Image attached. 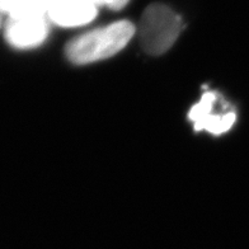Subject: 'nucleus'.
<instances>
[{
	"label": "nucleus",
	"mask_w": 249,
	"mask_h": 249,
	"mask_svg": "<svg viewBox=\"0 0 249 249\" xmlns=\"http://www.w3.org/2000/svg\"><path fill=\"white\" fill-rule=\"evenodd\" d=\"M55 0H0V12L8 18L46 16Z\"/></svg>",
	"instance_id": "6"
},
{
	"label": "nucleus",
	"mask_w": 249,
	"mask_h": 249,
	"mask_svg": "<svg viewBox=\"0 0 249 249\" xmlns=\"http://www.w3.org/2000/svg\"><path fill=\"white\" fill-rule=\"evenodd\" d=\"M97 16V5L90 0H55L47 18L60 27H79L92 22Z\"/></svg>",
	"instance_id": "5"
},
{
	"label": "nucleus",
	"mask_w": 249,
	"mask_h": 249,
	"mask_svg": "<svg viewBox=\"0 0 249 249\" xmlns=\"http://www.w3.org/2000/svg\"><path fill=\"white\" fill-rule=\"evenodd\" d=\"M182 30L183 22L179 14L165 4H153L141 18V46L150 55H161L173 46Z\"/></svg>",
	"instance_id": "2"
},
{
	"label": "nucleus",
	"mask_w": 249,
	"mask_h": 249,
	"mask_svg": "<svg viewBox=\"0 0 249 249\" xmlns=\"http://www.w3.org/2000/svg\"><path fill=\"white\" fill-rule=\"evenodd\" d=\"M94 5H105V7L109 8V9L118 10L128 3V0H90Z\"/></svg>",
	"instance_id": "7"
},
{
	"label": "nucleus",
	"mask_w": 249,
	"mask_h": 249,
	"mask_svg": "<svg viewBox=\"0 0 249 249\" xmlns=\"http://www.w3.org/2000/svg\"><path fill=\"white\" fill-rule=\"evenodd\" d=\"M49 22L46 16L8 18L5 39L10 46L19 50L39 46L49 36Z\"/></svg>",
	"instance_id": "4"
},
{
	"label": "nucleus",
	"mask_w": 249,
	"mask_h": 249,
	"mask_svg": "<svg viewBox=\"0 0 249 249\" xmlns=\"http://www.w3.org/2000/svg\"><path fill=\"white\" fill-rule=\"evenodd\" d=\"M188 118L194 122L196 131L221 135L233 127L236 115L228 103L219 98L217 93L206 92L192 106Z\"/></svg>",
	"instance_id": "3"
},
{
	"label": "nucleus",
	"mask_w": 249,
	"mask_h": 249,
	"mask_svg": "<svg viewBox=\"0 0 249 249\" xmlns=\"http://www.w3.org/2000/svg\"><path fill=\"white\" fill-rule=\"evenodd\" d=\"M134 35V24L118 20L70 41L66 46V56L79 65L108 59L120 53Z\"/></svg>",
	"instance_id": "1"
},
{
	"label": "nucleus",
	"mask_w": 249,
	"mask_h": 249,
	"mask_svg": "<svg viewBox=\"0 0 249 249\" xmlns=\"http://www.w3.org/2000/svg\"><path fill=\"white\" fill-rule=\"evenodd\" d=\"M1 14H3V13L0 12V24H1Z\"/></svg>",
	"instance_id": "8"
}]
</instances>
